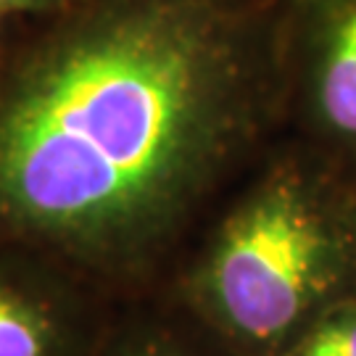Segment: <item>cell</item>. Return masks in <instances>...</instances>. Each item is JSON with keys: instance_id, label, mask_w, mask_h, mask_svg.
Wrapping results in <instances>:
<instances>
[{"instance_id": "obj_7", "label": "cell", "mask_w": 356, "mask_h": 356, "mask_svg": "<svg viewBox=\"0 0 356 356\" xmlns=\"http://www.w3.org/2000/svg\"><path fill=\"white\" fill-rule=\"evenodd\" d=\"M16 22H19V19H8V16L0 13V48H3V42L8 40V35H11V29Z\"/></svg>"}, {"instance_id": "obj_3", "label": "cell", "mask_w": 356, "mask_h": 356, "mask_svg": "<svg viewBox=\"0 0 356 356\" xmlns=\"http://www.w3.org/2000/svg\"><path fill=\"white\" fill-rule=\"evenodd\" d=\"M288 124L356 166V0H288Z\"/></svg>"}, {"instance_id": "obj_1", "label": "cell", "mask_w": 356, "mask_h": 356, "mask_svg": "<svg viewBox=\"0 0 356 356\" xmlns=\"http://www.w3.org/2000/svg\"><path fill=\"white\" fill-rule=\"evenodd\" d=\"M288 127V0H76L0 48V245L164 288Z\"/></svg>"}, {"instance_id": "obj_4", "label": "cell", "mask_w": 356, "mask_h": 356, "mask_svg": "<svg viewBox=\"0 0 356 356\" xmlns=\"http://www.w3.org/2000/svg\"><path fill=\"white\" fill-rule=\"evenodd\" d=\"M111 309L51 259L0 245V356H92Z\"/></svg>"}, {"instance_id": "obj_5", "label": "cell", "mask_w": 356, "mask_h": 356, "mask_svg": "<svg viewBox=\"0 0 356 356\" xmlns=\"http://www.w3.org/2000/svg\"><path fill=\"white\" fill-rule=\"evenodd\" d=\"M92 356H238L169 288L119 301Z\"/></svg>"}, {"instance_id": "obj_8", "label": "cell", "mask_w": 356, "mask_h": 356, "mask_svg": "<svg viewBox=\"0 0 356 356\" xmlns=\"http://www.w3.org/2000/svg\"><path fill=\"white\" fill-rule=\"evenodd\" d=\"M351 288H356V206H354V277H351Z\"/></svg>"}, {"instance_id": "obj_6", "label": "cell", "mask_w": 356, "mask_h": 356, "mask_svg": "<svg viewBox=\"0 0 356 356\" xmlns=\"http://www.w3.org/2000/svg\"><path fill=\"white\" fill-rule=\"evenodd\" d=\"M74 3L76 0H0V13L8 19H42Z\"/></svg>"}, {"instance_id": "obj_2", "label": "cell", "mask_w": 356, "mask_h": 356, "mask_svg": "<svg viewBox=\"0 0 356 356\" xmlns=\"http://www.w3.org/2000/svg\"><path fill=\"white\" fill-rule=\"evenodd\" d=\"M301 138L272 143L211 211L166 288L238 356H277L354 277V198Z\"/></svg>"}]
</instances>
